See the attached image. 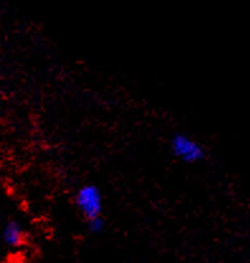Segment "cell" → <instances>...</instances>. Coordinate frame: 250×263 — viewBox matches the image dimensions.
Instances as JSON below:
<instances>
[{"instance_id": "obj_4", "label": "cell", "mask_w": 250, "mask_h": 263, "mask_svg": "<svg viewBox=\"0 0 250 263\" xmlns=\"http://www.w3.org/2000/svg\"><path fill=\"white\" fill-rule=\"evenodd\" d=\"M87 228L91 234H101L106 229V221L102 215L89 217L87 219Z\"/></svg>"}, {"instance_id": "obj_3", "label": "cell", "mask_w": 250, "mask_h": 263, "mask_svg": "<svg viewBox=\"0 0 250 263\" xmlns=\"http://www.w3.org/2000/svg\"><path fill=\"white\" fill-rule=\"evenodd\" d=\"M3 240L7 246L13 248H20L24 246L27 240V233L23 229L22 224L17 220L8 221L3 229Z\"/></svg>"}, {"instance_id": "obj_2", "label": "cell", "mask_w": 250, "mask_h": 263, "mask_svg": "<svg viewBox=\"0 0 250 263\" xmlns=\"http://www.w3.org/2000/svg\"><path fill=\"white\" fill-rule=\"evenodd\" d=\"M75 206L85 219L102 215L103 213V193L94 183L80 186L75 193Z\"/></svg>"}, {"instance_id": "obj_1", "label": "cell", "mask_w": 250, "mask_h": 263, "mask_svg": "<svg viewBox=\"0 0 250 263\" xmlns=\"http://www.w3.org/2000/svg\"><path fill=\"white\" fill-rule=\"evenodd\" d=\"M169 147L174 158L185 164H197L207 157V150L200 141L184 133H177L171 136Z\"/></svg>"}]
</instances>
